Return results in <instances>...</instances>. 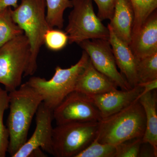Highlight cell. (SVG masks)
Instances as JSON below:
<instances>
[{
    "instance_id": "44dd1931",
    "label": "cell",
    "mask_w": 157,
    "mask_h": 157,
    "mask_svg": "<svg viewBox=\"0 0 157 157\" xmlns=\"http://www.w3.org/2000/svg\"><path fill=\"white\" fill-rule=\"evenodd\" d=\"M9 94L6 90L0 88V157L6 156L9 144V134L8 128L4 125L3 117L5 111L9 108Z\"/></svg>"
},
{
    "instance_id": "30bf717a",
    "label": "cell",
    "mask_w": 157,
    "mask_h": 157,
    "mask_svg": "<svg viewBox=\"0 0 157 157\" xmlns=\"http://www.w3.org/2000/svg\"><path fill=\"white\" fill-rule=\"evenodd\" d=\"M36 114V128L33 134L12 157H29L33 151L39 148L54 155L52 124L53 110L42 102Z\"/></svg>"
},
{
    "instance_id": "6da1fadb",
    "label": "cell",
    "mask_w": 157,
    "mask_h": 157,
    "mask_svg": "<svg viewBox=\"0 0 157 157\" xmlns=\"http://www.w3.org/2000/svg\"><path fill=\"white\" fill-rule=\"evenodd\" d=\"M10 113L8 120L9 144L8 152L13 155L27 140L31 123L39 105L42 97L27 82L9 92Z\"/></svg>"
},
{
    "instance_id": "484cf974",
    "label": "cell",
    "mask_w": 157,
    "mask_h": 157,
    "mask_svg": "<svg viewBox=\"0 0 157 157\" xmlns=\"http://www.w3.org/2000/svg\"><path fill=\"white\" fill-rule=\"evenodd\" d=\"M137 85L143 89L141 94H145L149 92L156 90L157 88V79H154L151 81L138 83Z\"/></svg>"
},
{
    "instance_id": "9a60e30c",
    "label": "cell",
    "mask_w": 157,
    "mask_h": 157,
    "mask_svg": "<svg viewBox=\"0 0 157 157\" xmlns=\"http://www.w3.org/2000/svg\"><path fill=\"white\" fill-rule=\"evenodd\" d=\"M108 24L122 41L130 45L132 39L134 13L129 0H115L114 11Z\"/></svg>"
},
{
    "instance_id": "cb8c5ba5",
    "label": "cell",
    "mask_w": 157,
    "mask_h": 157,
    "mask_svg": "<svg viewBox=\"0 0 157 157\" xmlns=\"http://www.w3.org/2000/svg\"><path fill=\"white\" fill-rule=\"evenodd\" d=\"M142 144V137L119 144L115 145V157H139Z\"/></svg>"
},
{
    "instance_id": "7c38bea8",
    "label": "cell",
    "mask_w": 157,
    "mask_h": 157,
    "mask_svg": "<svg viewBox=\"0 0 157 157\" xmlns=\"http://www.w3.org/2000/svg\"><path fill=\"white\" fill-rule=\"evenodd\" d=\"M107 27L109 31L108 41L111 45L117 66L130 86L135 87L138 84L136 71L137 59L129 45L117 37L109 24Z\"/></svg>"
},
{
    "instance_id": "8fae6325",
    "label": "cell",
    "mask_w": 157,
    "mask_h": 157,
    "mask_svg": "<svg viewBox=\"0 0 157 157\" xmlns=\"http://www.w3.org/2000/svg\"><path fill=\"white\" fill-rule=\"evenodd\" d=\"M143 89L138 85L131 89L113 90L101 94L88 96L99 110L102 119L116 113L139 98Z\"/></svg>"
},
{
    "instance_id": "d4e9b609",
    "label": "cell",
    "mask_w": 157,
    "mask_h": 157,
    "mask_svg": "<svg viewBox=\"0 0 157 157\" xmlns=\"http://www.w3.org/2000/svg\"><path fill=\"white\" fill-rule=\"evenodd\" d=\"M98 8V16L102 21L112 18L114 11L115 0H92Z\"/></svg>"
},
{
    "instance_id": "4fadbf2b",
    "label": "cell",
    "mask_w": 157,
    "mask_h": 157,
    "mask_svg": "<svg viewBox=\"0 0 157 157\" xmlns=\"http://www.w3.org/2000/svg\"><path fill=\"white\" fill-rule=\"evenodd\" d=\"M117 87L111 79L96 70L90 59L78 76L75 91L90 96L104 94Z\"/></svg>"
},
{
    "instance_id": "277c9868",
    "label": "cell",
    "mask_w": 157,
    "mask_h": 157,
    "mask_svg": "<svg viewBox=\"0 0 157 157\" xmlns=\"http://www.w3.org/2000/svg\"><path fill=\"white\" fill-rule=\"evenodd\" d=\"M89 59L87 53L83 51L79 60L70 68L63 69L57 66L49 80L34 76L26 82L39 93L45 106L53 111L68 95L75 91L78 76Z\"/></svg>"
},
{
    "instance_id": "ffe728a7",
    "label": "cell",
    "mask_w": 157,
    "mask_h": 157,
    "mask_svg": "<svg viewBox=\"0 0 157 157\" xmlns=\"http://www.w3.org/2000/svg\"><path fill=\"white\" fill-rule=\"evenodd\" d=\"M136 71L138 83L157 79V52L137 59Z\"/></svg>"
},
{
    "instance_id": "7402d4cb",
    "label": "cell",
    "mask_w": 157,
    "mask_h": 157,
    "mask_svg": "<svg viewBox=\"0 0 157 157\" xmlns=\"http://www.w3.org/2000/svg\"><path fill=\"white\" fill-rule=\"evenodd\" d=\"M115 146L100 143L95 138L89 145L75 157H115Z\"/></svg>"
},
{
    "instance_id": "e0dca14e",
    "label": "cell",
    "mask_w": 157,
    "mask_h": 157,
    "mask_svg": "<svg viewBox=\"0 0 157 157\" xmlns=\"http://www.w3.org/2000/svg\"><path fill=\"white\" fill-rule=\"evenodd\" d=\"M134 13L132 39L138 33L147 18L157 10V0H129Z\"/></svg>"
},
{
    "instance_id": "52a82bcc",
    "label": "cell",
    "mask_w": 157,
    "mask_h": 157,
    "mask_svg": "<svg viewBox=\"0 0 157 157\" xmlns=\"http://www.w3.org/2000/svg\"><path fill=\"white\" fill-rule=\"evenodd\" d=\"M99 122L57 125L52 133L54 156L75 157L95 138Z\"/></svg>"
},
{
    "instance_id": "4316f807",
    "label": "cell",
    "mask_w": 157,
    "mask_h": 157,
    "mask_svg": "<svg viewBox=\"0 0 157 157\" xmlns=\"http://www.w3.org/2000/svg\"><path fill=\"white\" fill-rule=\"evenodd\" d=\"M18 0H0V10L8 7H13L15 9L18 6Z\"/></svg>"
},
{
    "instance_id": "2e32d148",
    "label": "cell",
    "mask_w": 157,
    "mask_h": 157,
    "mask_svg": "<svg viewBox=\"0 0 157 157\" xmlns=\"http://www.w3.org/2000/svg\"><path fill=\"white\" fill-rule=\"evenodd\" d=\"M146 117V128L142 142L151 146L155 157L157 155V93L155 90L141 94L138 98Z\"/></svg>"
},
{
    "instance_id": "9c48e42d",
    "label": "cell",
    "mask_w": 157,
    "mask_h": 157,
    "mask_svg": "<svg viewBox=\"0 0 157 157\" xmlns=\"http://www.w3.org/2000/svg\"><path fill=\"white\" fill-rule=\"evenodd\" d=\"M57 125L73 122H99L102 118L87 96L76 91L68 95L53 111Z\"/></svg>"
},
{
    "instance_id": "ac0fdd59",
    "label": "cell",
    "mask_w": 157,
    "mask_h": 157,
    "mask_svg": "<svg viewBox=\"0 0 157 157\" xmlns=\"http://www.w3.org/2000/svg\"><path fill=\"white\" fill-rule=\"evenodd\" d=\"M11 7L0 10V48L15 37L24 34L14 21Z\"/></svg>"
},
{
    "instance_id": "5b68a950",
    "label": "cell",
    "mask_w": 157,
    "mask_h": 157,
    "mask_svg": "<svg viewBox=\"0 0 157 157\" xmlns=\"http://www.w3.org/2000/svg\"><path fill=\"white\" fill-rule=\"evenodd\" d=\"M30 56L29 42L24 34L0 48V83L4 85L8 92L20 86Z\"/></svg>"
},
{
    "instance_id": "5bb4252c",
    "label": "cell",
    "mask_w": 157,
    "mask_h": 157,
    "mask_svg": "<svg viewBox=\"0 0 157 157\" xmlns=\"http://www.w3.org/2000/svg\"><path fill=\"white\" fill-rule=\"evenodd\" d=\"M136 59L157 52V11H154L129 45Z\"/></svg>"
},
{
    "instance_id": "7a4b0ae2",
    "label": "cell",
    "mask_w": 157,
    "mask_h": 157,
    "mask_svg": "<svg viewBox=\"0 0 157 157\" xmlns=\"http://www.w3.org/2000/svg\"><path fill=\"white\" fill-rule=\"evenodd\" d=\"M15 23L23 31L30 46L31 56L24 76L33 75L37 69V58L44 44V36L50 27L46 18L45 0H21L12 10Z\"/></svg>"
},
{
    "instance_id": "ba28073f",
    "label": "cell",
    "mask_w": 157,
    "mask_h": 157,
    "mask_svg": "<svg viewBox=\"0 0 157 157\" xmlns=\"http://www.w3.org/2000/svg\"><path fill=\"white\" fill-rule=\"evenodd\" d=\"M79 45L87 53L96 70L111 79L122 90H127L132 88L118 71L112 48L108 40H85Z\"/></svg>"
},
{
    "instance_id": "603a6c76",
    "label": "cell",
    "mask_w": 157,
    "mask_h": 157,
    "mask_svg": "<svg viewBox=\"0 0 157 157\" xmlns=\"http://www.w3.org/2000/svg\"><path fill=\"white\" fill-rule=\"evenodd\" d=\"M44 44L49 50L58 51L62 50L69 42V38L66 33L59 29H49L44 36Z\"/></svg>"
},
{
    "instance_id": "8992f818",
    "label": "cell",
    "mask_w": 157,
    "mask_h": 157,
    "mask_svg": "<svg viewBox=\"0 0 157 157\" xmlns=\"http://www.w3.org/2000/svg\"><path fill=\"white\" fill-rule=\"evenodd\" d=\"M73 9L66 28L70 44L79 45L87 40H108L109 31L94 10L92 0H71Z\"/></svg>"
},
{
    "instance_id": "3957f363",
    "label": "cell",
    "mask_w": 157,
    "mask_h": 157,
    "mask_svg": "<svg viewBox=\"0 0 157 157\" xmlns=\"http://www.w3.org/2000/svg\"><path fill=\"white\" fill-rule=\"evenodd\" d=\"M145 128V112L138 99L119 112L102 119L96 138L100 143L115 146L143 137Z\"/></svg>"
},
{
    "instance_id": "d6986e66",
    "label": "cell",
    "mask_w": 157,
    "mask_h": 157,
    "mask_svg": "<svg viewBox=\"0 0 157 157\" xmlns=\"http://www.w3.org/2000/svg\"><path fill=\"white\" fill-rule=\"evenodd\" d=\"M46 18L52 28L61 29L64 25V13L66 9L72 8L71 0H45Z\"/></svg>"
}]
</instances>
